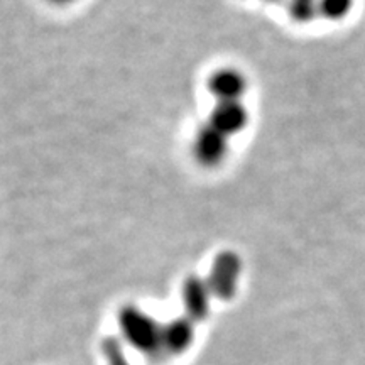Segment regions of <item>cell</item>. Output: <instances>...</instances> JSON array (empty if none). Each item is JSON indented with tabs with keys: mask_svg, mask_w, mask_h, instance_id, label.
<instances>
[{
	"mask_svg": "<svg viewBox=\"0 0 365 365\" xmlns=\"http://www.w3.org/2000/svg\"><path fill=\"white\" fill-rule=\"evenodd\" d=\"M120 328L125 340L145 354L161 350V325L139 308H124Z\"/></svg>",
	"mask_w": 365,
	"mask_h": 365,
	"instance_id": "1",
	"label": "cell"
},
{
	"mask_svg": "<svg viewBox=\"0 0 365 365\" xmlns=\"http://www.w3.org/2000/svg\"><path fill=\"white\" fill-rule=\"evenodd\" d=\"M242 274V261L239 254L225 250L220 252L213 261L212 271H210L208 286L213 296L218 299H232L234 298L237 286H239V277Z\"/></svg>",
	"mask_w": 365,
	"mask_h": 365,
	"instance_id": "2",
	"label": "cell"
},
{
	"mask_svg": "<svg viewBox=\"0 0 365 365\" xmlns=\"http://www.w3.org/2000/svg\"><path fill=\"white\" fill-rule=\"evenodd\" d=\"M193 154L203 168L220 166L228 154V137L210 124L203 125L195 135Z\"/></svg>",
	"mask_w": 365,
	"mask_h": 365,
	"instance_id": "3",
	"label": "cell"
},
{
	"mask_svg": "<svg viewBox=\"0 0 365 365\" xmlns=\"http://www.w3.org/2000/svg\"><path fill=\"white\" fill-rule=\"evenodd\" d=\"M208 90L218 102H240L247 91V78L235 68H222L208 78Z\"/></svg>",
	"mask_w": 365,
	"mask_h": 365,
	"instance_id": "4",
	"label": "cell"
},
{
	"mask_svg": "<svg viewBox=\"0 0 365 365\" xmlns=\"http://www.w3.org/2000/svg\"><path fill=\"white\" fill-rule=\"evenodd\" d=\"M210 125L230 139L249 124V112L242 102H218L210 115Z\"/></svg>",
	"mask_w": 365,
	"mask_h": 365,
	"instance_id": "5",
	"label": "cell"
},
{
	"mask_svg": "<svg viewBox=\"0 0 365 365\" xmlns=\"http://www.w3.org/2000/svg\"><path fill=\"white\" fill-rule=\"evenodd\" d=\"M195 323L188 317L171 319L161 325V350L163 352L180 355L193 345Z\"/></svg>",
	"mask_w": 365,
	"mask_h": 365,
	"instance_id": "6",
	"label": "cell"
},
{
	"mask_svg": "<svg viewBox=\"0 0 365 365\" xmlns=\"http://www.w3.org/2000/svg\"><path fill=\"white\" fill-rule=\"evenodd\" d=\"M212 291L207 281L200 279V277H190L186 279L182 286V304H185L186 317L191 322H202L208 317L210 312V298H212Z\"/></svg>",
	"mask_w": 365,
	"mask_h": 365,
	"instance_id": "7",
	"label": "cell"
},
{
	"mask_svg": "<svg viewBox=\"0 0 365 365\" xmlns=\"http://www.w3.org/2000/svg\"><path fill=\"white\" fill-rule=\"evenodd\" d=\"M319 16L330 21H340L350 14L355 0H317Z\"/></svg>",
	"mask_w": 365,
	"mask_h": 365,
	"instance_id": "8",
	"label": "cell"
},
{
	"mask_svg": "<svg viewBox=\"0 0 365 365\" xmlns=\"http://www.w3.org/2000/svg\"><path fill=\"white\" fill-rule=\"evenodd\" d=\"M289 14L294 21L309 22L318 16V2L317 0H289Z\"/></svg>",
	"mask_w": 365,
	"mask_h": 365,
	"instance_id": "9",
	"label": "cell"
},
{
	"mask_svg": "<svg viewBox=\"0 0 365 365\" xmlns=\"http://www.w3.org/2000/svg\"><path fill=\"white\" fill-rule=\"evenodd\" d=\"M103 354L108 360V365H130L127 360L122 345L115 339H107L103 344Z\"/></svg>",
	"mask_w": 365,
	"mask_h": 365,
	"instance_id": "10",
	"label": "cell"
},
{
	"mask_svg": "<svg viewBox=\"0 0 365 365\" xmlns=\"http://www.w3.org/2000/svg\"><path fill=\"white\" fill-rule=\"evenodd\" d=\"M49 4H53V6H58V7H65V6H71V4H75L76 0H48Z\"/></svg>",
	"mask_w": 365,
	"mask_h": 365,
	"instance_id": "11",
	"label": "cell"
},
{
	"mask_svg": "<svg viewBox=\"0 0 365 365\" xmlns=\"http://www.w3.org/2000/svg\"><path fill=\"white\" fill-rule=\"evenodd\" d=\"M269 2H276V0H269Z\"/></svg>",
	"mask_w": 365,
	"mask_h": 365,
	"instance_id": "12",
	"label": "cell"
}]
</instances>
